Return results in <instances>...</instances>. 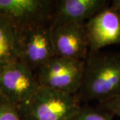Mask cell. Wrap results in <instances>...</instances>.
<instances>
[{
    "label": "cell",
    "instance_id": "2",
    "mask_svg": "<svg viewBox=\"0 0 120 120\" xmlns=\"http://www.w3.org/2000/svg\"><path fill=\"white\" fill-rule=\"evenodd\" d=\"M81 103L77 94L39 86L27 101L17 106L25 120H74Z\"/></svg>",
    "mask_w": 120,
    "mask_h": 120
},
{
    "label": "cell",
    "instance_id": "1",
    "mask_svg": "<svg viewBox=\"0 0 120 120\" xmlns=\"http://www.w3.org/2000/svg\"><path fill=\"white\" fill-rule=\"evenodd\" d=\"M77 95L81 102L99 103L120 96V53L89 52Z\"/></svg>",
    "mask_w": 120,
    "mask_h": 120
},
{
    "label": "cell",
    "instance_id": "14",
    "mask_svg": "<svg viewBox=\"0 0 120 120\" xmlns=\"http://www.w3.org/2000/svg\"><path fill=\"white\" fill-rule=\"evenodd\" d=\"M112 8L115 9L117 11L120 12V0H115L112 3Z\"/></svg>",
    "mask_w": 120,
    "mask_h": 120
},
{
    "label": "cell",
    "instance_id": "11",
    "mask_svg": "<svg viewBox=\"0 0 120 120\" xmlns=\"http://www.w3.org/2000/svg\"><path fill=\"white\" fill-rule=\"evenodd\" d=\"M112 114L99 107H91L87 104L82 105L74 120H113Z\"/></svg>",
    "mask_w": 120,
    "mask_h": 120
},
{
    "label": "cell",
    "instance_id": "9",
    "mask_svg": "<svg viewBox=\"0 0 120 120\" xmlns=\"http://www.w3.org/2000/svg\"><path fill=\"white\" fill-rule=\"evenodd\" d=\"M105 0L55 1L52 24L74 22L84 25L95 15L107 8Z\"/></svg>",
    "mask_w": 120,
    "mask_h": 120
},
{
    "label": "cell",
    "instance_id": "8",
    "mask_svg": "<svg viewBox=\"0 0 120 120\" xmlns=\"http://www.w3.org/2000/svg\"><path fill=\"white\" fill-rule=\"evenodd\" d=\"M89 42V52L120 44V12L105 8L84 24Z\"/></svg>",
    "mask_w": 120,
    "mask_h": 120
},
{
    "label": "cell",
    "instance_id": "6",
    "mask_svg": "<svg viewBox=\"0 0 120 120\" xmlns=\"http://www.w3.org/2000/svg\"><path fill=\"white\" fill-rule=\"evenodd\" d=\"M55 1L0 0V17L17 28L52 22Z\"/></svg>",
    "mask_w": 120,
    "mask_h": 120
},
{
    "label": "cell",
    "instance_id": "10",
    "mask_svg": "<svg viewBox=\"0 0 120 120\" xmlns=\"http://www.w3.org/2000/svg\"><path fill=\"white\" fill-rule=\"evenodd\" d=\"M19 60L18 28L0 17V69Z\"/></svg>",
    "mask_w": 120,
    "mask_h": 120
},
{
    "label": "cell",
    "instance_id": "5",
    "mask_svg": "<svg viewBox=\"0 0 120 120\" xmlns=\"http://www.w3.org/2000/svg\"><path fill=\"white\" fill-rule=\"evenodd\" d=\"M39 86L35 73L20 60L0 69V97L13 104L26 102Z\"/></svg>",
    "mask_w": 120,
    "mask_h": 120
},
{
    "label": "cell",
    "instance_id": "4",
    "mask_svg": "<svg viewBox=\"0 0 120 120\" xmlns=\"http://www.w3.org/2000/svg\"><path fill=\"white\" fill-rule=\"evenodd\" d=\"M51 25L47 22L18 28L19 60L34 73L56 56Z\"/></svg>",
    "mask_w": 120,
    "mask_h": 120
},
{
    "label": "cell",
    "instance_id": "3",
    "mask_svg": "<svg viewBox=\"0 0 120 120\" xmlns=\"http://www.w3.org/2000/svg\"><path fill=\"white\" fill-rule=\"evenodd\" d=\"M84 61L56 56L35 72L39 86L77 94L82 84Z\"/></svg>",
    "mask_w": 120,
    "mask_h": 120
},
{
    "label": "cell",
    "instance_id": "7",
    "mask_svg": "<svg viewBox=\"0 0 120 120\" xmlns=\"http://www.w3.org/2000/svg\"><path fill=\"white\" fill-rule=\"evenodd\" d=\"M52 39L56 56L85 61L89 42L84 25L65 22L51 25Z\"/></svg>",
    "mask_w": 120,
    "mask_h": 120
},
{
    "label": "cell",
    "instance_id": "12",
    "mask_svg": "<svg viewBox=\"0 0 120 120\" xmlns=\"http://www.w3.org/2000/svg\"><path fill=\"white\" fill-rule=\"evenodd\" d=\"M0 120H25L18 106L0 97Z\"/></svg>",
    "mask_w": 120,
    "mask_h": 120
},
{
    "label": "cell",
    "instance_id": "13",
    "mask_svg": "<svg viewBox=\"0 0 120 120\" xmlns=\"http://www.w3.org/2000/svg\"><path fill=\"white\" fill-rule=\"evenodd\" d=\"M98 107L112 116L120 117V96L99 103Z\"/></svg>",
    "mask_w": 120,
    "mask_h": 120
}]
</instances>
